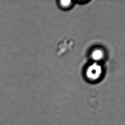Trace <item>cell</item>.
I'll return each instance as SVG.
<instances>
[{"mask_svg":"<svg viewBox=\"0 0 125 125\" xmlns=\"http://www.w3.org/2000/svg\"><path fill=\"white\" fill-rule=\"evenodd\" d=\"M102 73L101 67L96 63L89 66L86 72L87 76L91 80H96L101 75Z\"/></svg>","mask_w":125,"mask_h":125,"instance_id":"obj_1","label":"cell"},{"mask_svg":"<svg viewBox=\"0 0 125 125\" xmlns=\"http://www.w3.org/2000/svg\"><path fill=\"white\" fill-rule=\"evenodd\" d=\"M103 56V52L99 49H97L94 51L92 54V57L95 60H99L102 58Z\"/></svg>","mask_w":125,"mask_h":125,"instance_id":"obj_2","label":"cell"},{"mask_svg":"<svg viewBox=\"0 0 125 125\" xmlns=\"http://www.w3.org/2000/svg\"><path fill=\"white\" fill-rule=\"evenodd\" d=\"M61 4L63 7H67L70 5L71 1L70 0H61L60 1Z\"/></svg>","mask_w":125,"mask_h":125,"instance_id":"obj_3","label":"cell"}]
</instances>
